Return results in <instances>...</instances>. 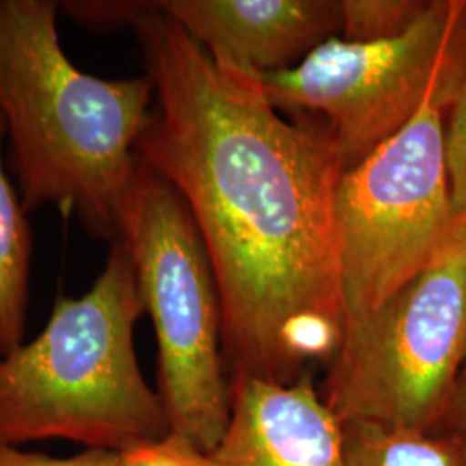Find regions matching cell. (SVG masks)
<instances>
[{"label": "cell", "mask_w": 466, "mask_h": 466, "mask_svg": "<svg viewBox=\"0 0 466 466\" xmlns=\"http://www.w3.org/2000/svg\"><path fill=\"white\" fill-rule=\"evenodd\" d=\"M147 7L149 2H63L66 15L97 30H111L127 25L134 26Z\"/></svg>", "instance_id": "cell-15"}, {"label": "cell", "mask_w": 466, "mask_h": 466, "mask_svg": "<svg viewBox=\"0 0 466 466\" xmlns=\"http://www.w3.org/2000/svg\"><path fill=\"white\" fill-rule=\"evenodd\" d=\"M254 80L277 109L323 116L346 173L423 107L448 111L466 80V2H429L404 34L382 42L332 36L298 66Z\"/></svg>", "instance_id": "cell-6"}, {"label": "cell", "mask_w": 466, "mask_h": 466, "mask_svg": "<svg viewBox=\"0 0 466 466\" xmlns=\"http://www.w3.org/2000/svg\"><path fill=\"white\" fill-rule=\"evenodd\" d=\"M7 135L0 115V352L2 356L23 344L28 300L32 230L16 190L4 171L2 147Z\"/></svg>", "instance_id": "cell-10"}, {"label": "cell", "mask_w": 466, "mask_h": 466, "mask_svg": "<svg viewBox=\"0 0 466 466\" xmlns=\"http://www.w3.org/2000/svg\"><path fill=\"white\" fill-rule=\"evenodd\" d=\"M228 427L213 456L219 466H344L340 420L311 375L289 385L235 377Z\"/></svg>", "instance_id": "cell-9"}, {"label": "cell", "mask_w": 466, "mask_h": 466, "mask_svg": "<svg viewBox=\"0 0 466 466\" xmlns=\"http://www.w3.org/2000/svg\"><path fill=\"white\" fill-rule=\"evenodd\" d=\"M115 466H219L213 452L200 450L190 439L169 432L117 452Z\"/></svg>", "instance_id": "cell-13"}, {"label": "cell", "mask_w": 466, "mask_h": 466, "mask_svg": "<svg viewBox=\"0 0 466 466\" xmlns=\"http://www.w3.org/2000/svg\"><path fill=\"white\" fill-rule=\"evenodd\" d=\"M344 466H466V448L441 431L342 423Z\"/></svg>", "instance_id": "cell-11"}, {"label": "cell", "mask_w": 466, "mask_h": 466, "mask_svg": "<svg viewBox=\"0 0 466 466\" xmlns=\"http://www.w3.org/2000/svg\"><path fill=\"white\" fill-rule=\"evenodd\" d=\"M116 458L117 452L104 450H86L71 458H50L0 444V466H115Z\"/></svg>", "instance_id": "cell-16"}, {"label": "cell", "mask_w": 466, "mask_h": 466, "mask_svg": "<svg viewBox=\"0 0 466 466\" xmlns=\"http://www.w3.org/2000/svg\"><path fill=\"white\" fill-rule=\"evenodd\" d=\"M444 127V107H423L339 182L335 230L344 330L413 280L450 235L458 215Z\"/></svg>", "instance_id": "cell-7"}, {"label": "cell", "mask_w": 466, "mask_h": 466, "mask_svg": "<svg viewBox=\"0 0 466 466\" xmlns=\"http://www.w3.org/2000/svg\"><path fill=\"white\" fill-rule=\"evenodd\" d=\"M154 109L137 156L184 199L215 271L230 380L298 382L344 337L327 130L279 115L156 2L134 23Z\"/></svg>", "instance_id": "cell-1"}, {"label": "cell", "mask_w": 466, "mask_h": 466, "mask_svg": "<svg viewBox=\"0 0 466 466\" xmlns=\"http://www.w3.org/2000/svg\"><path fill=\"white\" fill-rule=\"evenodd\" d=\"M0 356H2V352H0Z\"/></svg>", "instance_id": "cell-18"}, {"label": "cell", "mask_w": 466, "mask_h": 466, "mask_svg": "<svg viewBox=\"0 0 466 466\" xmlns=\"http://www.w3.org/2000/svg\"><path fill=\"white\" fill-rule=\"evenodd\" d=\"M52 0H0V115L26 213L52 206L116 242L154 100L149 76L99 78L67 59Z\"/></svg>", "instance_id": "cell-2"}, {"label": "cell", "mask_w": 466, "mask_h": 466, "mask_svg": "<svg viewBox=\"0 0 466 466\" xmlns=\"http://www.w3.org/2000/svg\"><path fill=\"white\" fill-rule=\"evenodd\" d=\"M446 163L456 215L466 213V80L446 111Z\"/></svg>", "instance_id": "cell-14"}, {"label": "cell", "mask_w": 466, "mask_h": 466, "mask_svg": "<svg viewBox=\"0 0 466 466\" xmlns=\"http://www.w3.org/2000/svg\"><path fill=\"white\" fill-rule=\"evenodd\" d=\"M435 431L450 433L466 448V361L452 389L448 410Z\"/></svg>", "instance_id": "cell-17"}, {"label": "cell", "mask_w": 466, "mask_h": 466, "mask_svg": "<svg viewBox=\"0 0 466 466\" xmlns=\"http://www.w3.org/2000/svg\"><path fill=\"white\" fill-rule=\"evenodd\" d=\"M157 339L159 398L171 432L213 452L232 411L215 271L180 194L138 157L117 218Z\"/></svg>", "instance_id": "cell-4"}, {"label": "cell", "mask_w": 466, "mask_h": 466, "mask_svg": "<svg viewBox=\"0 0 466 466\" xmlns=\"http://www.w3.org/2000/svg\"><path fill=\"white\" fill-rule=\"evenodd\" d=\"M218 66L259 78L298 66L340 34V0H163Z\"/></svg>", "instance_id": "cell-8"}, {"label": "cell", "mask_w": 466, "mask_h": 466, "mask_svg": "<svg viewBox=\"0 0 466 466\" xmlns=\"http://www.w3.org/2000/svg\"><path fill=\"white\" fill-rule=\"evenodd\" d=\"M466 361V213L431 263L344 330L321 398L340 423L435 431Z\"/></svg>", "instance_id": "cell-5"}, {"label": "cell", "mask_w": 466, "mask_h": 466, "mask_svg": "<svg viewBox=\"0 0 466 466\" xmlns=\"http://www.w3.org/2000/svg\"><path fill=\"white\" fill-rule=\"evenodd\" d=\"M427 4L420 0H340L339 38L371 44L400 36L417 21Z\"/></svg>", "instance_id": "cell-12"}, {"label": "cell", "mask_w": 466, "mask_h": 466, "mask_svg": "<svg viewBox=\"0 0 466 466\" xmlns=\"http://www.w3.org/2000/svg\"><path fill=\"white\" fill-rule=\"evenodd\" d=\"M144 313L132 259L113 242L90 290L59 296L42 333L0 356V444L65 439L121 452L167 435L135 354Z\"/></svg>", "instance_id": "cell-3"}]
</instances>
